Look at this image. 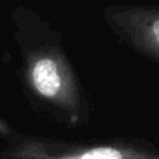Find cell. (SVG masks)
Listing matches in <instances>:
<instances>
[{
	"mask_svg": "<svg viewBox=\"0 0 159 159\" xmlns=\"http://www.w3.org/2000/svg\"><path fill=\"white\" fill-rule=\"evenodd\" d=\"M24 77L38 101L67 116L70 123H80L85 103L71 64L60 49L42 48L27 53Z\"/></svg>",
	"mask_w": 159,
	"mask_h": 159,
	"instance_id": "1",
	"label": "cell"
},
{
	"mask_svg": "<svg viewBox=\"0 0 159 159\" xmlns=\"http://www.w3.org/2000/svg\"><path fill=\"white\" fill-rule=\"evenodd\" d=\"M6 155L13 158L52 159H159L157 152L123 143L74 145L36 138H20Z\"/></svg>",
	"mask_w": 159,
	"mask_h": 159,
	"instance_id": "2",
	"label": "cell"
},
{
	"mask_svg": "<svg viewBox=\"0 0 159 159\" xmlns=\"http://www.w3.org/2000/svg\"><path fill=\"white\" fill-rule=\"evenodd\" d=\"M105 21L124 42L145 57L159 61V8L145 6H109Z\"/></svg>",
	"mask_w": 159,
	"mask_h": 159,
	"instance_id": "3",
	"label": "cell"
},
{
	"mask_svg": "<svg viewBox=\"0 0 159 159\" xmlns=\"http://www.w3.org/2000/svg\"><path fill=\"white\" fill-rule=\"evenodd\" d=\"M11 134H14L11 127L3 119H0V135H11Z\"/></svg>",
	"mask_w": 159,
	"mask_h": 159,
	"instance_id": "4",
	"label": "cell"
}]
</instances>
